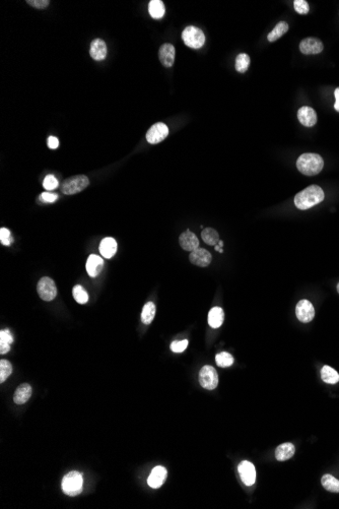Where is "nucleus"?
<instances>
[{"label":"nucleus","instance_id":"obj_1","mask_svg":"<svg viewBox=\"0 0 339 509\" xmlns=\"http://www.w3.org/2000/svg\"><path fill=\"white\" fill-rule=\"evenodd\" d=\"M323 189L318 185H310L295 196V205L299 210H309L324 200Z\"/></svg>","mask_w":339,"mask_h":509},{"label":"nucleus","instance_id":"obj_2","mask_svg":"<svg viewBox=\"0 0 339 509\" xmlns=\"http://www.w3.org/2000/svg\"><path fill=\"white\" fill-rule=\"evenodd\" d=\"M324 167L323 158L318 154L307 153L299 157L297 161L298 170L306 176H314L319 174Z\"/></svg>","mask_w":339,"mask_h":509},{"label":"nucleus","instance_id":"obj_3","mask_svg":"<svg viewBox=\"0 0 339 509\" xmlns=\"http://www.w3.org/2000/svg\"><path fill=\"white\" fill-rule=\"evenodd\" d=\"M82 485H83V479L82 475L78 472H70L68 473L62 480V490L63 492L71 497L77 496L78 494L81 493L82 491Z\"/></svg>","mask_w":339,"mask_h":509},{"label":"nucleus","instance_id":"obj_4","mask_svg":"<svg viewBox=\"0 0 339 509\" xmlns=\"http://www.w3.org/2000/svg\"><path fill=\"white\" fill-rule=\"evenodd\" d=\"M89 185V180L85 175H75L65 179L61 184L63 194L72 195L81 192Z\"/></svg>","mask_w":339,"mask_h":509},{"label":"nucleus","instance_id":"obj_5","mask_svg":"<svg viewBox=\"0 0 339 509\" xmlns=\"http://www.w3.org/2000/svg\"><path fill=\"white\" fill-rule=\"evenodd\" d=\"M182 39L185 45L193 49H199L205 43V36L202 30L193 26L185 28L182 33Z\"/></svg>","mask_w":339,"mask_h":509},{"label":"nucleus","instance_id":"obj_6","mask_svg":"<svg viewBox=\"0 0 339 509\" xmlns=\"http://www.w3.org/2000/svg\"><path fill=\"white\" fill-rule=\"evenodd\" d=\"M199 383L207 390L216 388L218 385V375L216 370L209 365L203 366L199 371Z\"/></svg>","mask_w":339,"mask_h":509},{"label":"nucleus","instance_id":"obj_7","mask_svg":"<svg viewBox=\"0 0 339 509\" xmlns=\"http://www.w3.org/2000/svg\"><path fill=\"white\" fill-rule=\"evenodd\" d=\"M37 291L41 299L47 302L54 300L57 296V288L55 282L48 276H44L39 281L37 285Z\"/></svg>","mask_w":339,"mask_h":509},{"label":"nucleus","instance_id":"obj_8","mask_svg":"<svg viewBox=\"0 0 339 509\" xmlns=\"http://www.w3.org/2000/svg\"><path fill=\"white\" fill-rule=\"evenodd\" d=\"M296 315L297 318L303 323L311 322L315 317V308L313 304L305 299L299 301L296 306Z\"/></svg>","mask_w":339,"mask_h":509},{"label":"nucleus","instance_id":"obj_9","mask_svg":"<svg viewBox=\"0 0 339 509\" xmlns=\"http://www.w3.org/2000/svg\"><path fill=\"white\" fill-rule=\"evenodd\" d=\"M169 135V127L163 123L159 122L154 124L147 132V141L152 145H157L163 142Z\"/></svg>","mask_w":339,"mask_h":509},{"label":"nucleus","instance_id":"obj_10","mask_svg":"<svg viewBox=\"0 0 339 509\" xmlns=\"http://www.w3.org/2000/svg\"><path fill=\"white\" fill-rule=\"evenodd\" d=\"M238 471H239L240 477H241L242 481L245 483V485H247V486L254 485L255 480H256V470H255V467L252 462H250L248 460L242 461L238 467Z\"/></svg>","mask_w":339,"mask_h":509},{"label":"nucleus","instance_id":"obj_11","mask_svg":"<svg viewBox=\"0 0 339 509\" xmlns=\"http://www.w3.org/2000/svg\"><path fill=\"white\" fill-rule=\"evenodd\" d=\"M324 45L317 38H306L300 43V50L305 55L319 54L323 51Z\"/></svg>","mask_w":339,"mask_h":509},{"label":"nucleus","instance_id":"obj_12","mask_svg":"<svg viewBox=\"0 0 339 509\" xmlns=\"http://www.w3.org/2000/svg\"><path fill=\"white\" fill-rule=\"evenodd\" d=\"M211 259H212L211 253L203 248H197L196 250L192 251L189 255L190 262L200 267L208 266L211 262Z\"/></svg>","mask_w":339,"mask_h":509},{"label":"nucleus","instance_id":"obj_13","mask_svg":"<svg viewBox=\"0 0 339 509\" xmlns=\"http://www.w3.org/2000/svg\"><path fill=\"white\" fill-rule=\"evenodd\" d=\"M175 55H176L175 47L170 43L163 44L159 50V58L161 60V63L167 68L173 66L175 62Z\"/></svg>","mask_w":339,"mask_h":509},{"label":"nucleus","instance_id":"obj_14","mask_svg":"<svg viewBox=\"0 0 339 509\" xmlns=\"http://www.w3.org/2000/svg\"><path fill=\"white\" fill-rule=\"evenodd\" d=\"M179 243H180V246L182 247V249H184L185 251L192 252V251L196 250L197 248H199V239L197 238V236L194 233H192L189 230L183 232L180 235Z\"/></svg>","mask_w":339,"mask_h":509},{"label":"nucleus","instance_id":"obj_15","mask_svg":"<svg viewBox=\"0 0 339 509\" xmlns=\"http://www.w3.org/2000/svg\"><path fill=\"white\" fill-rule=\"evenodd\" d=\"M167 476H168L167 470L162 466H158L152 471V473L148 479V483H149L150 487H152L154 489H158L164 485V483L167 479Z\"/></svg>","mask_w":339,"mask_h":509},{"label":"nucleus","instance_id":"obj_16","mask_svg":"<svg viewBox=\"0 0 339 509\" xmlns=\"http://www.w3.org/2000/svg\"><path fill=\"white\" fill-rule=\"evenodd\" d=\"M299 121L306 127H312L317 123L316 111L308 106H304L298 111Z\"/></svg>","mask_w":339,"mask_h":509},{"label":"nucleus","instance_id":"obj_17","mask_svg":"<svg viewBox=\"0 0 339 509\" xmlns=\"http://www.w3.org/2000/svg\"><path fill=\"white\" fill-rule=\"evenodd\" d=\"M104 268V259L95 254L89 255L86 260V271L89 276H98Z\"/></svg>","mask_w":339,"mask_h":509},{"label":"nucleus","instance_id":"obj_18","mask_svg":"<svg viewBox=\"0 0 339 509\" xmlns=\"http://www.w3.org/2000/svg\"><path fill=\"white\" fill-rule=\"evenodd\" d=\"M89 54L93 60L101 61L104 60L107 56V46L106 43L101 39H94L90 43Z\"/></svg>","mask_w":339,"mask_h":509},{"label":"nucleus","instance_id":"obj_19","mask_svg":"<svg viewBox=\"0 0 339 509\" xmlns=\"http://www.w3.org/2000/svg\"><path fill=\"white\" fill-rule=\"evenodd\" d=\"M100 252L105 258H112L117 252V242L114 238L107 237L101 241Z\"/></svg>","mask_w":339,"mask_h":509},{"label":"nucleus","instance_id":"obj_20","mask_svg":"<svg viewBox=\"0 0 339 509\" xmlns=\"http://www.w3.org/2000/svg\"><path fill=\"white\" fill-rule=\"evenodd\" d=\"M296 452V447L293 443L286 442L282 443L275 449V458L278 461H285L294 456Z\"/></svg>","mask_w":339,"mask_h":509},{"label":"nucleus","instance_id":"obj_21","mask_svg":"<svg viewBox=\"0 0 339 509\" xmlns=\"http://www.w3.org/2000/svg\"><path fill=\"white\" fill-rule=\"evenodd\" d=\"M31 395H32L31 385L28 383H23L16 390L14 395V401L17 404H24L30 399Z\"/></svg>","mask_w":339,"mask_h":509},{"label":"nucleus","instance_id":"obj_22","mask_svg":"<svg viewBox=\"0 0 339 509\" xmlns=\"http://www.w3.org/2000/svg\"><path fill=\"white\" fill-rule=\"evenodd\" d=\"M224 312L220 307H213L208 313V323L212 329H218L223 323Z\"/></svg>","mask_w":339,"mask_h":509},{"label":"nucleus","instance_id":"obj_23","mask_svg":"<svg viewBox=\"0 0 339 509\" xmlns=\"http://www.w3.org/2000/svg\"><path fill=\"white\" fill-rule=\"evenodd\" d=\"M149 13L155 20L162 19L166 13L164 3L161 2V0H152L149 5Z\"/></svg>","mask_w":339,"mask_h":509},{"label":"nucleus","instance_id":"obj_24","mask_svg":"<svg viewBox=\"0 0 339 509\" xmlns=\"http://www.w3.org/2000/svg\"><path fill=\"white\" fill-rule=\"evenodd\" d=\"M321 378L325 383L336 384L339 382V374L330 366H323L321 369Z\"/></svg>","mask_w":339,"mask_h":509},{"label":"nucleus","instance_id":"obj_25","mask_svg":"<svg viewBox=\"0 0 339 509\" xmlns=\"http://www.w3.org/2000/svg\"><path fill=\"white\" fill-rule=\"evenodd\" d=\"M14 343V337L9 330L0 333V354H7L11 350V345Z\"/></svg>","mask_w":339,"mask_h":509},{"label":"nucleus","instance_id":"obj_26","mask_svg":"<svg viewBox=\"0 0 339 509\" xmlns=\"http://www.w3.org/2000/svg\"><path fill=\"white\" fill-rule=\"evenodd\" d=\"M321 484L325 490L332 493H339V480L334 478L332 475H323Z\"/></svg>","mask_w":339,"mask_h":509},{"label":"nucleus","instance_id":"obj_27","mask_svg":"<svg viewBox=\"0 0 339 509\" xmlns=\"http://www.w3.org/2000/svg\"><path fill=\"white\" fill-rule=\"evenodd\" d=\"M156 315V305L153 302H148L141 312V321L144 325H151Z\"/></svg>","mask_w":339,"mask_h":509},{"label":"nucleus","instance_id":"obj_28","mask_svg":"<svg viewBox=\"0 0 339 509\" xmlns=\"http://www.w3.org/2000/svg\"><path fill=\"white\" fill-rule=\"evenodd\" d=\"M201 238L202 240L210 246H215L219 242V235L217 231H215L212 228H205L201 232Z\"/></svg>","mask_w":339,"mask_h":509},{"label":"nucleus","instance_id":"obj_29","mask_svg":"<svg viewBox=\"0 0 339 509\" xmlns=\"http://www.w3.org/2000/svg\"><path fill=\"white\" fill-rule=\"evenodd\" d=\"M288 31V25L285 22H279L274 29L268 34L267 39L269 42H274L281 38Z\"/></svg>","mask_w":339,"mask_h":509},{"label":"nucleus","instance_id":"obj_30","mask_svg":"<svg viewBox=\"0 0 339 509\" xmlns=\"http://www.w3.org/2000/svg\"><path fill=\"white\" fill-rule=\"evenodd\" d=\"M250 62H251V59L248 54H246V53L239 54L236 58V64H235L236 70L241 73L246 72L250 66Z\"/></svg>","mask_w":339,"mask_h":509},{"label":"nucleus","instance_id":"obj_31","mask_svg":"<svg viewBox=\"0 0 339 509\" xmlns=\"http://www.w3.org/2000/svg\"><path fill=\"white\" fill-rule=\"evenodd\" d=\"M234 357L227 352H221L215 356V362L218 367L227 368L234 364Z\"/></svg>","mask_w":339,"mask_h":509},{"label":"nucleus","instance_id":"obj_32","mask_svg":"<svg viewBox=\"0 0 339 509\" xmlns=\"http://www.w3.org/2000/svg\"><path fill=\"white\" fill-rule=\"evenodd\" d=\"M13 373V365L8 360L0 361V382L4 383Z\"/></svg>","mask_w":339,"mask_h":509},{"label":"nucleus","instance_id":"obj_33","mask_svg":"<svg viewBox=\"0 0 339 509\" xmlns=\"http://www.w3.org/2000/svg\"><path fill=\"white\" fill-rule=\"evenodd\" d=\"M72 294H73V298L75 299V301L77 303H79V304L87 303L88 294L85 292V290L81 286H79V285L74 286V288L72 290Z\"/></svg>","mask_w":339,"mask_h":509},{"label":"nucleus","instance_id":"obj_34","mask_svg":"<svg viewBox=\"0 0 339 509\" xmlns=\"http://www.w3.org/2000/svg\"><path fill=\"white\" fill-rule=\"evenodd\" d=\"M295 11L300 15H307L310 11L309 4L305 0H295L294 2Z\"/></svg>","mask_w":339,"mask_h":509},{"label":"nucleus","instance_id":"obj_35","mask_svg":"<svg viewBox=\"0 0 339 509\" xmlns=\"http://www.w3.org/2000/svg\"><path fill=\"white\" fill-rule=\"evenodd\" d=\"M0 242L6 246H10L14 242V238L12 237L11 231L9 229L2 228V230H0Z\"/></svg>","mask_w":339,"mask_h":509},{"label":"nucleus","instance_id":"obj_36","mask_svg":"<svg viewBox=\"0 0 339 509\" xmlns=\"http://www.w3.org/2000/svg\"><path fill=\"white\" fill-rule=\"evenodd\" d=\"M43 186L46 190H53L58 186V180L53 175H48L44 179Z\"/></svg>","mask_w":339,"mask_h":509},{"label":"nucleus","instance_id":"obj_37","mask_svg":"<svg viewBox=\"0 0 339 509\" xmlns=\"http://www.w3.org/2000/svg\"><path fill=\"white\" fill-rule=\"evenodd\" d=\"M187 347H188V341L187 340H184V341H175L171 345V350L174 353H182V352H184L187 349Z\"/></svg>","mask_w":339,"mask_h":509},{"label":"nucleus","instance_id":"obj_38","mask_svg":"<svg viewBox=\"0 0 339 509\" xmlns=\"http://www.w3.org/2000/svg\"><path fill=\"white\" fill-rule=\"evenodd\" d=\"M27 4H29V6L35 8V9L43 10V9H46L49 7L50 2L49 0H28Z\"/></svg>","mask_w":339,"mask_h":509},{"label":"nucleus","instance_id":"obj_39","mask_svg":"<svg viewBox=\"0 0 339 509\" xmlns=\"http://www.w3.org/2000/svg\"><path fill=\"white\" fill-rule=\"evenodd\" d=\"M41 198L45 202H54L57 200L58 195L54 194V193H50V192H43L41 194Z\"/></svg>","mask_w":339,"mask_h":509},{"label":"nucleus","instance_id":"obj_40","mask_svg":"<svg viewBox=\"0 0 339 509\" xmlns=\"http://www.w3.org/2000/svg\"><path fill=\"white\" fill-rule=\"evenodd\" d=\"M59 146V141L57 137L55 136H49L48 138V147L51 149V150H55L57 149Z\"/></svg>","mask_w":339,"mask_h":509},{"label":"nucleus","instance_id":"obj_41","mask_svg":"<svg viewBox=\"0 0 339 509\" xmlns=\"http://www.w3.org/2000/svg\"><path fill=\"white\" fill-rule=\"evenodd\" d=\"M334 96H335V104H334V109L339 112V87H337L334 91Z\"/></svg>","mask_w":339,"mask_h":509},{"label":"nucleus","instance_id":"obj_42","mask_svg":"<svg viewBox=\"0 0 339 509\" xmlns=\"http://www.w3.org/2000/svg\"><path fill=\"white\" fill-rule=\"evenodd\" d=\"M214 249H215V251H218V252H220V253H222V252H223V250H222V248H221V247H220V246H219V245H218V244H217V245H215V246H214Z\"/></svg>","mask_w":339,"mask_h":509},{"label":"nucleus","instance_id":"obj_43","mask_svg":"<svg viewBox=\"0 0 339 509\" xmlns=\"http://www.w3.org/2000/svg\"><path fill=\"white\" fill-rule=\"evenodd\" d=\"M218 245H219V246H220V247L222 248V247H223V242H222L221 240H219V242H218Z\"/></svg>","mask_w":339,"mask_h":509},{"label":"nucleus","instance_id":"obj_44","mask_svg":"<svg viewBox=\"0 0 339 509\" xmlns=\"http://www.w3.org/2000/svg\"><path fill=\"white\" fill-rule=\"evenodd\" d=\"M337 292L339 293V283H338V285H337Z\"/></svg>","mask_w":339,"mask_h":509}]
</instances>
